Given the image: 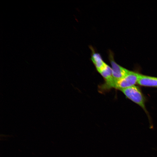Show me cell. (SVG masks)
<instances>
[{"instance_id": "cell-4", "label": "cell", "mask_w": 157, "mask_h": 157, "mask_svg": "<svg viewBox=\"0 0 157 157\" xmlns=\"http://www.w3.org/2000/svg\"><path fill=\"white\" fill-rule=\"evenodd\" d=\"M91 51V59L97 72L99 73L107 64L103 60L101 55L96 52L93 47H90Z\"/></svg>"}, {"instance_id": "cell-5", "label": "cell", "mask_w": 157, "mask_h": 157, "mask_svg": "<svg viewBox=\"0 0 157 157\" xmlns=\"http://www.w3.org/2000/svg\"><path fill=\"white\" fill-rule=\"evenodd\" d=\"M138 83L144 86L157 87V77L141 74Z\"/></svg>"}, {"instance_id": "cell-2", "label": "cell", "mask_w": 157, "mask_h": 157, "mask_svg": "<svg viewBox=\"0 0 157 157\" xmlns=\"http://www.w3.org/2000/svg\"><path fill=\"white\" fill-rule=\"evenodd\" d=\"M141 75L129 70L124 77L116 83L115 88L120 90L135 85L138 83Z\"/></svg>"}, {"instance_id": "cell-1", "label": "cell", "mask_w": 157, "mask_h": 157, "mask_svg": "<svg viewBox=\"0 0 157 157\" xmlns=\"http://www.w3.org/2000/svg\"><path fill=\"white\" fill-rule=\"evenodd\" d=\"M128 99L140 106L145 112V99L139 88L136 86L120 90Z\"/></svg>"}, {"instance_id": "cell-3", "label": "cell", "mask_w": 157, "mask_h": 157, "mask_svg": "<svg viewBox=\"0 0 157 157\" xmlns=\"http://www.w3.org/2000/svg\"><path fill=\"white\" fill-rule=\"evenodd\" d=\"M108 59L112 71V75L116 83L124 77L129 70L117 64L114 59V53L111 50L108 51Z\"/></svg>"}]
</instances>
